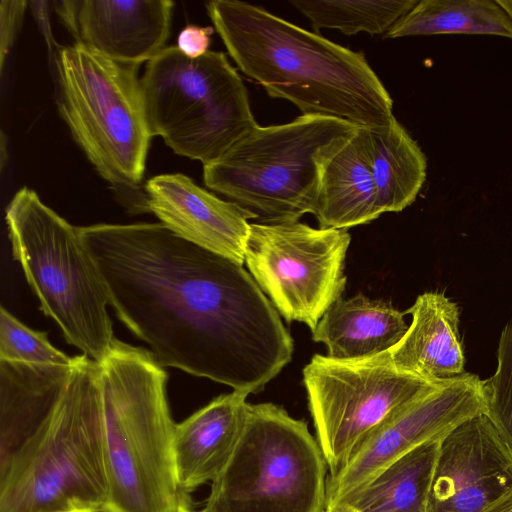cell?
Returning a JSON list of instances; mask_svg holds the SVG:
<instances>
[{
    "mask_svg": "<svg viewBox=\"0 0 512 512\" xmlns=\"http://www.w3.org/2000/svg\"><path fill=\"white\" fill-rule=\"evenodd\" d=\"M325 512H350V511L339 509V508H334V509L325 510Z\"/></svg>",
    "mask_w": 512,
    "mask_h": 512,
    "instance_id": "cell-32",
    "label": "cell"
},
{
    "mask_svg": "<svg viewBox=\"0 0 512 512\" xmlns=\"http://www.w3.org/2000/svg\"><path fill=\"white\" fill-rule=\"evenodd\" d=\"M303 382L329 475L385 422L441 383L400 371L389 351L355 360L315 354L303 369Z\"/></svg>",
    "mask_w": 512,
    "mask_h": 512,
    "instance_id": "cell-10",
    "label": "cell"
},
{
    "mask_svg": "<svg viewBox=\"0 0 512 512\" xmlns=\"http://www.w3.org/2000/svg\"><path fill=\"white\" fill-rule=\"evenodd\" d=\"M72 366L73 363L28 364L0 360V464L53 411L67 385Z\"/></svg>",
    "mask_w": 512,
    "mask_h": 512,
    "instance_id": "cell-18",
    "label": "cell"
},
{
    "mask_svg": "<svg viewBox=\"0 0 512 512\" xmlns=\"http://www.w3.org/2000/svg\"><path fill=\"white\" fill-rule=\"evenodd\" d=\"M58 108L70 133L129 213L150 212L143 184L152 135L138 66L74 43L58 50Z\"/></svg>",
    "mask_w": 512,
    "mask_h": 512,
    "instance_id": "cell-5",
    "label": "cell"
},
{
    "mask_svg": "<svg viewBox=\"0 0 512 512\" xmlns=\"http://www.w3.org/2000/svg\"><path fill=\"white\" fill-rule=\"evenodd\" d=\"M357 127L304 114L285 124H257L203 166L204 183L260 223L298 221L313 214L325 166Z\"/></svg>",
    "mask_w": 512,
    "mask_h": 512,
    "instance_id": "cell-6",
    "label": "cell"
},
{
    "mask_svg": "<svg viewBox=\"0 0 512 512\" xmlns=\"http://www.w3.org/2000/svg\"><path fill=\"white\" fill-rule=\"evenodd\" d=\"M329 468L305 421L247 404L226 466L200 512H325Z\"/></svg>",
    "mask_w": 512,
    "mask_h": 512,
    "instance_id": "cell-8",
    "label": "cell"
},
{
    "mask_svg": "<svg viewBox=\"0 0 512 512\" xmlns=\"http://www.w3.org/2000/svg\"><path fill=\"white\" fill-rule=\"evenodd\" d=\"M27 2L23 0H2L0 2V69L21 26Z\"/></svg>",
    "mask_w": 512,
    "mask_h": 512,
    "instance_id": "cell-27",
    "label": "cell"
},
{
    "mask_svg": "<svg viewBox=\"0 0 512 512\" xmlns=\"http://www.w3.org/2000/svg\"><path fill=\"white\" fill-rule=\"evenodd\" d=\"M4 146H5V135H4V133H2V136H1V168L2 169L4 168V162H5V158H4L5 149H4Z\"/></svg>",
    "mask_w": 512,
    "mask_h": 512,
    "instance_id": "cell-31",
    "label": "cell"
},
{
    "mask_svg": "<svg viewBox=\"0 0 512 512\" xmlns=\"http://www.w3.org/2000/svg\"><path fill=\"white\" fill-rule=\"evenodd\" d=\"M512 493V450L478 414L440 442L427 512H484Z\"/></svg>",
    "mask_w": 512,
    "mask_h": 512,
    "instance_id": "cell-13",
    "label": "cell"
},
{
    "mask_svg": "<svg viewBox=\"0 0 512 512\" xmlns=\"http://www.w3.org/2000/svg\"><path fill=\"white\" fill-rule=\"evenodd\" d=\"M346 229L312 228L299 221L250 223L244 263L276 310L313 332L346 285Z\"/></svg>",
    "mask_w": 512,
    "mask_h": 512,
    "instance_id": "cell-11",
    "label": "cell"
},
{
    "mask_svg": "<svg viewBox=\"0 0 512 512\" xmlns=\"http://www.w3.org/2000/svg\"><path fill=\"white\" fill-rule=\"evenodd\" d=\"M118 319L162 367L258 393L293 339L243 265L162 223L78 227Z\"/></svg>",
    "mask_w": 512,
    "mask_h": 512,
    "instance_id": "cell-1",
    "label": "cell"
},
{
    "mask_svg": "<svg viewBox=\"0 0 512 512\" xmlns=\"http://www.w3.org/2000/svg\"><path fill=\"white\" fill-rule=\"evenodd\" d=\"M512 20V0H496Z\"/></svg>",
    "mask_w": 512,
    "mask_h": 512,
    "instance_id": "cell-30",
    "label": "cell"
},
{
    "mask_svg": "<svg viewBox=\"0 0 512 512\" xmlns=\"http://www.w3.org/2000/svg\"><path fill=\"white\" fill-rule=\"evenodd\" d=\"M440 442L413 449L326 510L427 512Z\"/></svg>",
    "mask_w": 512,
    "mask_h": 512,
    "instance_id": "cell-21",
    "label": "cell"
},
{
    "mask_svg": "<svg viewBox=\"0 0 512 512\" xmlns=\"http://www.w3.org/2000/svg\"><path fill=\"white\" fill-rule=\"evenodd\" d=\"M405 313L363 294L337 299L323 314L313 340L327 347V356L355 360L393 348L408 329Z\"/></svg>",
    "mask_w": 512,
    "mask_h": 512,
    "instance_id": "cell-20",
    "label": "cell"
},
{
    "mask_svg": "<svg viewBox=\"0 0 512 512\" xmlns=\"http://www.w3.org/2000/svg\"><path fill=\"white\" fill-rule=\"evenodd\" d=\"M382 214L371 170L370 130L358 126L325 166L313 215L320 228L347 230Z\"/></svg>",
    "mask_w": 512,
    "mask_h": 512,
    "instance_id": "cell-19",
    "label": "cell"
},
{
    "mask_svg": "<svg viewBox=\"0 0 512 512\" xmlns=\"http://www.w3.org/2000/svg\"><path fill=\"white\" fill-rule=\"evenodd\" d=\"M5 220L13 258L41 310L60 327L67 343L101 364L116 340L107 311L110 301L78 227L27 187L13 196Z\"/></svg>",
    "mask_w": 512,
    "mask_h": 512,
    "instance_id": "cell-7",
    "label": "cell"
},
{
    "mask_svg": "<svg viewBox=\"0 0 512 512\" xmlns=\"http://www.w3.org/2000/svg\"><path fill=\"white\" fill-rule=\"evenodd\" d=\"M207 13L238 68L267 94L304 115L381 127L393 100L364 54L303 29L261 6L236 0L206 3Z\"/></svg>",
    "mask_w": 512,
    "mask_h": 512,
    "instance_id": "cell-2",
    "label": "cell"
},
{
    "mask_svg": "<svg viewBox=\"0 0 512 512\" xmlns=\"http://www.w3.org/2000/svg\"><path fill=\"white\" fill-rule=\"evenodd\" d=\"M484 512H512V493Z\"/></svg>",
    "mask_w": 512,
    "mask_h": 512,
    "instance_id": "cell-29",
    "label": "cell"
},
{
    "mask_svg": "<svg viewBox=\"0 0 512 512\" xmlns=\"http://www.w3.org/2000/svg\"><path fill=\"white\" fill-rule=\"evenodd\" d=\"M187 512H200V511H194L192 508L188 510Z\"/></svg>",
    "mask_w": 512,
    "mask_h": 512,
    "instance_id": "cell-33",
    "label": "cell"
},
{
    "mask_svg": "<svg viewBox=\"0 0 512 512\" xmlns=\"http://www.w3.org/2000/svg\"><path fill=\"white\" fill-rule=\"evenodd\" d=\"M247 396L235 390L222 394L176 423L173 457L185 496L212 483L226 466L243 426Z\"/></svg>",
    "mask_w": 512,
    "mask_h": 512,
    "instance_id": "cell-16",
    "label": "cell"
},
{
    "mask_svg": "<svg viewBox=\"0 0 512 512\" xmlns=\"http://www.w3.org/2000/svg\"><path fill=\"white\" fill-rule=\"evenodd\" d=\"M485 414L512 450V319L503 328L497 347V367L482 380Z\"/></svg>",
    "mask_w": 512,
    "mask_h": 512,
    "instance_id": "cell-25",
    "label": "cell"
},
{
    "mask_svg": "<svg viewBox=\"0 0 512 512\" xmlns=\"http://www.w3.org/2000/svg\"><path fill=\"white\" fill-rule=\"evenodd\" d=\"M369 130L371 170L380 209L382 213L400 212L415 201L426 180V156L395 117Z\"/></svg>",
    "mask_w": 512,
    "mask_h": 512,
    "instance_id": "cell-22",
    "label": "cell"
},
{
    "mask_svg": "<svg viewBox=\"0 0 512 512\" xmlns=\"http://www.w3.org/2000/svg\"><path fill=\"white\" fill-rule=\"evenodd\" d=\"M0 360L28 364L71 365L74 357H69L54 347L46 332L27 327L1 306Z\"/></svg>",
    "mask_w": 512,
    "mask_h": 512,
    "instance_id": "cell-26",
    "label": "cell"
},
{
    "mask_svg": "<svg viewBox=\"0 0 512 512\" xmlns=\"http://www.w3.org/2000/svg\"><path fill=\"white\" fill-rule=\"evenodd\" d=\"M141 84L152 137L203 166L257 125L246 87L222 52L191 59L166 47L147 63Z\"/></svg>",
    "mask_w": 512,
    "mask_h": 512,
    "instance_id": "cell-9",
    "label": "cell"
},
{
    "mask_svg": "<svg viewBox=\"0 0 512 512\" xmlns=\"http://www.w3.org/2000/svg\"><path fill=\"white\" fill-rule=\"evenodd\" d=\"M100 365L74 357L53 411L0 464V512H98L110 505Z\"/></svg>",
    "mask_w": 512,
    "mask_h": 512,
    "instance_id": "cell-3",
    "label": "cell"
},
{
    "mask_svg": "<svg viewBox=\"0 0 512 512\" xmlns=\"http://www.w3.org/2000/svg\"><path fill=\"white\" fill-rule=\"evenodd\" d=\"M173 5L170 0H63L56 11L75 43L139 66L166 48Z\"/></svg>",
    "mask_w": 512,
    "mask_h": 512,
    "instance_id": "cell-14",
    "label": "cell"
},
{
    "mask_svg": "<svg viewBox=\"0 0 512 512\" xmlns=\"http://www.w3.org/2000/svg\"><path fill=\"white\" fill-rule=\"evenodd\" d=\"M405 313L412 316V321L402 339L389 350L394 366L435 383L465 373L457 303L443 292H425Z\"/></svg>",
    "mask_w": 512,
    "mask_h": 512,
    "instance_id": "cell-17",
    "label": "cell"
},
{
    "mask_svg": "<svg viewBox=\"0 0 512 512\" xmlns=\"http://www.w3.org/2000/svg\"><path fill=\"white\" fill-rule=\"evenodd\" d=\"M418 0H293L291 4L312 24L314 30L337 29L346 35H371L388 30Z\"/></svg>",
    "mask_w": 512,
    "mask_h": 512,
    "instance_id": "cell-24",
    "label": "cell"
},
{
    "mask_svg": "<svg viewBox=\"0 0 512 512\" xmlns=\"http://www.w3.org/2000/svg\"><path fill=\"white\" fill-rule=\"evenodd\" d=\"M213 32L214 29L211 26L188 25L180 31L176 47L191 59L199 58L209 51L210 36Z\"/></svg>",
    "mask_w": 512,
    "mask_h": 512,
    "instance_id": "cell-28",
    "label": "cell"
},
{
    "mask_svg": "<svg viewBox=\"0 0 512 512\" xmlns=\"http://www.w3.org/2000/svg\"><path fill=\"white\" fill-rule=\"evenodd\" d=\"M99 365L107 512H187L191 498L176 479L166 371L148 349L118 339Z\"/></svg>",
    "mask_w": 512,
    "mask_h": 512,
    "instance_id": "cell-4",
    "label": "cell"
},
{
    "mask_svg": "<svg viewBox=\"0 0 512 512\" xmlns=\"http://www.w3.org/2000/svg\"><path fill=\"white\" fill-rule=\"evenodd\" d=\"M482 380L465 372L443 381L385 422L336 474L329 475L326 509L389 464L432 441H441L466 420L483 413Z\"/></svg>",
    "mask_w": 512,
    "mask_h": 512,
    "instance_id": "cell-12",
    "label": "cell"
},
{
    "mask_svg": "<svg viewBox=\"0 0 512 512\" xmlns=\"http://www.w3.org/2000/svg\"><path fill=\"white\" fill-rule=\"evenodd\" d=\"M437 34L493 35L512 39V20L496 0H418L385 37Z\"/></svg>",
    "mask_w": 512,
    "mask_h": 512,
    "instance_id": "cell-23",
    "label": "cell"
},
{
    "mask_svg": "<svg viewBox=\"0 0 512 512\" xmlns=\"http://www.w3.org/2000/svg\"><path fill=\"white\" fill-rule=\"evenodd\" d=\"M149 210L172 232L202 248L244 264L249 219L238 204L222 200L180 173L145 183Z\"/></svg>",
    "mask_w": 512,
    "mask_h": 512,
    "instance_id": "cell-15",
    "label": "cell"
}]
</instances>
